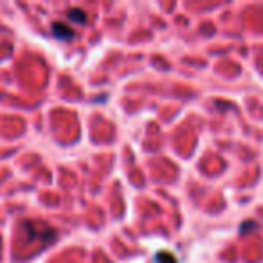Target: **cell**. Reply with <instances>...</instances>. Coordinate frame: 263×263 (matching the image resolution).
Returning a JSON list of instances; mask_svg holds the SVG:
<instances>
[{
  "mask_svg": "<svg viewBox=\"0 0 263 263\" xmlns=\"http://www.w3.org/2000/svg\"><path fill=\"white\" fill-rule=\"evenodd\" d=\"M52 33L62 40H70L74 36V31L70 28H67L65 23H55L52 25Z\"/></svg>",
  "mask_w": 263,
  "mask_h": 263,
  "instance_id": "obj_1",
  "label": "cell"
},
{
  "mask_svg": "<svg viewBox=\"0 0 263 263\" xmlns=\"http://www.w3.org/2000/svg\"><path fill=\"white\" fill-rule=\"evenodd\" d=\"M155 261L157 263H177V258H175L171 252L161 251V252H157V256H155Z\"/></svg>",
  "mask_w": 263,
  "mask_h": 263,
  "instance_id": "obj_3",
  "label": "cell"
},
{
  "mask_svg": "<svg viewBox=\"0 0 263 263\" xmlns=\"http://www.w3.org/2000/svg\"><path fill=\"white\" fill-rule=\"evenodd\" d=\"M67 16H69V20H72V22H76V23H85L87 22L85 11H82V9H77V8L70 9Z\"/></svg>",
  "mask_w": 263,
  "mask_h": 263,
  "instance_id": "obj_2",
  "label": "cell"
}]
</instances>
